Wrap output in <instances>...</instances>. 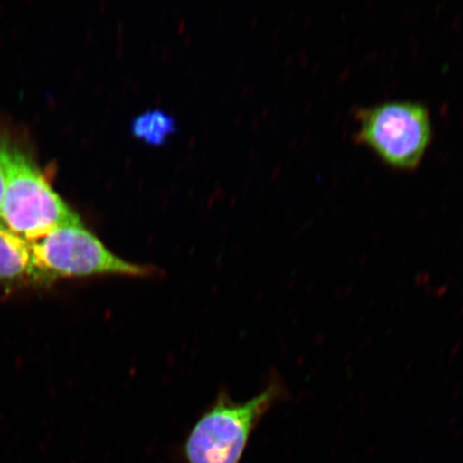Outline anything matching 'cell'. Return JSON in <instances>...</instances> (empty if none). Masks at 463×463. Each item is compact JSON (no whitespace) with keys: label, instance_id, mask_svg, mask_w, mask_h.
<instances>
[{"label":"cell","instance_id":"1","mask_svg":"<svg viewBox=\"0 0 463 463\" xmlns=\"http://www.w3.org/2000/svg\"><path fill=\"white\" fill-rule=\"evenodd\" d=\"M2 160L5 182L0 227L33 241L65 225L82 223L24 152L3 141Z\"/></svg>","mask_w":463,"mask_h":463},{"label":"cell","instance_id":"2","mask_svg":"<svg viewBox=\"0 0 463 463\" xmlns=\"http://www.w3.org/2000/svg\"><path fill=\"white\" fill-rule=\"evenodd\" d=\"M286 396L287 387L278 378L245 402L222 393L191 430L184 448L187 462L240 463L260 420Z\"/></svg>","mask_w":463,"mask_h":463},{"label":"cell","instance_id":"3","mask_svg":"<svg viewBox=\"0 0 463 463\" xmlns=\"http://www.w3.org/2000/svg\"><path fill=\"white\" fill-rule=\"evenodd\" d=\"M353 140L392 170L419 169L433 132L430 109L420 102L391 101L357 109Z\"/></svg>","mask_w":463,"mask_h":463},{"label":"cell","instance_id":"4","mask_svg":"<svg viewBox=\"0 0 463 463\" xmlns=\"http://www.w3.org/2000/svg\"><path fill=\"white\" fill-rule=\"evenodd\" d=\"M31 242L38 281L97 276L148 277L152 266L116 256L82 223L65 225Z\"/></svg>","mask_w":463,"mask_h":463},{"label":"cell","instance_id":"5","mask_svg":"<svg viewBox=\"0 0 463 463\" xmlns=\"http://www.w3.org/2000/svg\"><path fill=\"white\" fill-rule=\"evenodd\" d=\"M38 281L31 242L0 227V283Z\"/></svg>","mask_w":463,"mask_h":463},{"label":"cell","instance_id":"6","mask_svg":"<svg viewBox=\"0 0 463 463\" xmlns=\"http://www.w3.org/2000/svg\"><path fill=\"white\" fill-rule=\"evenodd\" d=\"M175 130V120L171 115L160 109L144 112L137 116L131 125L133 136L156 146L165 144Z\"/></svg>","mask_w":463,"mask_h":463},{"label":"cell","instance_id":"7","mask_svg":"<svg viewBox=\"0 0 463 463\" xmlns=\"http://www.w3.org/2000/svg\"><path fill=\"white\" fill-rule=\"evenodd\" d=\"M2 142L0 141V205H2L3 201V195L5 191V170H4V165L2 160Z\"/></svg>","mask_w":463,"mask_h":463}]
</instances>
